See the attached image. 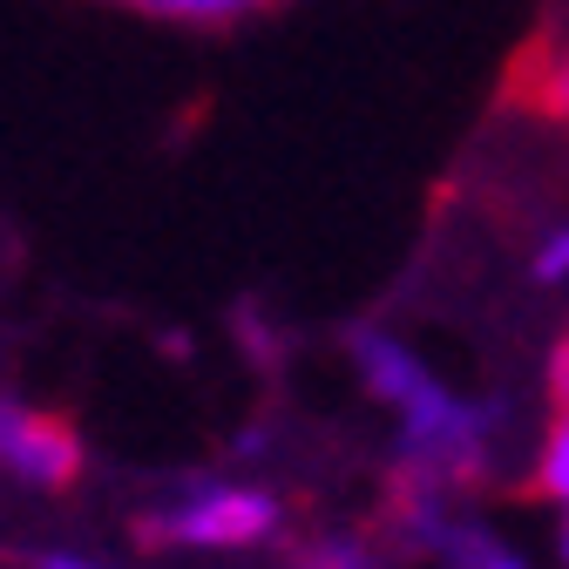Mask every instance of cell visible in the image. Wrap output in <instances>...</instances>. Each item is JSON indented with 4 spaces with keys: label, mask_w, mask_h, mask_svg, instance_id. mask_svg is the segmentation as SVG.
I'll return each mask as SVG.
<instances>
[{
    "label": "cell",
    "mask_w": 569,
    "mask_h": 569,
    "mask_svg": "<svg viewBox=\"0 0 569 569\" xmlns=\"http://www.w3.org/2000/svg\"><path fill=\"white\" fill-rule=\"evenodd\" d=\"M352 373L373 393V407H387L393 420V461L400 475L441 481V488H468L495 468V441H502V420L488 400H468L461 387H448L420 352L380 326H352L346 332Z\"/></svg>",
    "instance_id": "obj_1"
},
{
    "label": "cell",
    "mask_w": 569,
    "mask_h": 569,
    "mask_svg": "<svg viewBox=\"0 0 569 569\" xmlns=\"http://www.w3.org/2000/svg\"><path fill=\"white\" fill-rule=\"evenodd\" d=\"M142 542L157 549H203V556H231V549H264L284 536V502L258 481H177L142 509Z\"/></svg>",
    "instance_id": "obj_2"
},
{
    "label": "cell",
    "mask_w": 569,
    "mask_h": 569,
    "mask_svg": "<svg viewBox=\"0 0 569 569\" xmlns=\"http://www.w3.org/2000/svg\"><path fill=\"white\" fill-rule=\"evenodd\" d=\"M82 441H76V427H61L54 413L14 400V393H0V475L21 481V488H76L82 481Z\"/></svg>",
    "instance_id": "obj_3"
},
{
    "label": "cell",
    "mask_w": 569,
    "mask_h": 569,
    "mask_svg": "<svg viewBox=\"0 0 569 569\" xmlns=\"http://www.w3.org/2000/svg\"><path fill=\"white\" fill-rule=\"evenodd\" d=\"M529 488L542 495L549 509H569V339L556 346V373H549V420H542V441H536Z\"/></svg>",
    "instance_id": "obj_4"
},
{
    "label": "cell",
    "mask_w": 569,
    "mask_h": 569,
    "mask_svg": "<svg viewBox=\"0 0 569 569\" xmlns=\"http://www.w3.org/2000/svg\"><path fill=\"white\" fill-rule=\"evenodd\" d=\"M122 8L142 21H170V28H238V21L278 8V0H122Z\"/></svg>",
    "instance_id": "obj_5"
},
{
    "label": "cell",
    "mask_w": 569,
    "mask_h": 569,
    "mask_svg": "<svg viewBox=\"0 0 569 569\" xmlns=\"http://www.w3.org/2000/svg\"><path fill=\"white\" fill-rule=\"evenodd\" d=\"M441 569H529V556L509 542V536H495L488 522H475V516H461L455 522V536L441 542V556H435Z\"/></svg>",
    "instance_id": "obj_6"
},
{
    "label": "cell",
    "mask_w": 569,
    "mask_h": 569,
    "mask_svg": "<svg viewBox=\"0 0 569 569\" xmlns=\"http://www.w3.org/2000/svg\"><path fill=\"white\" fill-rule=\"evenodd\" d=\"M292 569H387V556L360 536H319L312 549H299Z\"/></svg>",
    "instance_id": "obj_7"
},
{
    "label": "cell",
    "mask_w": 569,
    "mask_h": 569,
    "mask_svg": "<svg viewBox=\"0 0 569 569\" xmlns=\"http://www.w3.org/2000/svg\"><path fill=\"white\" fill-rule=\"evenodd\" d=\"M536 102H542V116H562L569 122V34H556V48L536 68Z\"/></svg>",
    "instance_id": "obj_8"
},
{
    "label": "cell",
    "mask_w": 569,
    "mask_h": 569,
    "mask_svg": "<svg viewBox=\"0 0 569 569\" xmlns=\"http://www.w3.org/2000/svg\"><path fill=\"white\" fill-rule=\"evenodd\" d=\"M529 278L549 284V292H556V284H569V224H549L542 231V244L529 251Z\"/></svg>",
    "instance_id": "obj_9"
},
{
    "label": "cell",
    "mask_w": 569,
    "mask_h": 569,
    "mask_svg": "<svg viewBox=\"0 0 569 569\" xmlns=\"http://www.w3.org/2000/svg\"><path fill=\"white\" fill-rule=\"evenodd\" d=\"M34 569H116L109 556H96V549H41L34 556Z\"/></svg>",
    "instance_id": "obj_10"
},
{
    "label": "cell",
    "mask_w": 569,
    "mask_h": 569,
    "mask_svg": "<svg viewBox=\"0 0 569 569\" xmlns=\"http://www.w3.org/2000/svg\"><path fill=\"white\" fill-rule=\"evenodd\" d=\"M556 562L569 569V509H556Z\"/></svg>",
    "instance_id": "obj_11"
}]
</instances>
